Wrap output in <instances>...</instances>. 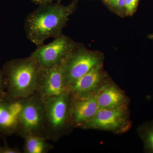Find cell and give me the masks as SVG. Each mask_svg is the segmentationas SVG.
<instances>
[{"label": "cell", "instance_id": "cell-1", "mask_svg": "<svg viewBox=\"0 0 153 153\" xmlns=\"http://www.w3.org/2000/svg\"><path fill=\"white\" fill-rule=\"evenodd\" d=\"M78 0H73L68 5L57 2L42 5L28 14L25 22L27 38L40 46L50 38H57L62 33L69 17L75 12Z\"/></svg>", "mask_w": 153, "mask_h": 153}, {"label": "cell", "instance_id": "cell-2", "mask_svg": "<svg viewBox=\"0 0 153 153\" xmlns=\"http://www.w3.org/2000/svg\"><path fill=\"white\" fill-rule=\"evenodd\" d=\"M2 70L6 92L11 97L26 98L36 93L40 68L33 57L9 60Z\"/></svg>", "mask_w": 153, "mask_h": 153}, {"label": "cell", "instance_id": "cell-3", "mask_svg": "<svg viewBox=\"0 0 153 153\" xmlns=\"http://www.w3.org/2000/svg\"><path fill=\"white\" fill-rule=\"evenodd\" d=\"M46 114V138L58 141L73 127L70 115L71 94L69 92L43 98Z\"/></svg>", "mask_w": 153, "mask_h": 153}, {"label": "cell", "instance_id": "cell-4", "mask_svg": "<svg viewBox=\"0 0 153 153\" xmlns=\"http://www.w3.org/2000/svg\"><path fill=\"white\" fill-rule=\"evenodd\" d=\"M104 58L103 52L90 50L82 43L76 42L60 64L63 82L67 89L91 69L103 63Z\"/></svg>", "mask_w": 153, "mask_h": 153}, {"label": "cell", "instance_id": "cell-5", "mask_svg": "<svg viewBox=\"0 0 153 153\" xmlns=\"http://www.w3.org/2000/svg\"><path fill=\"white\" fill-rule=\"evenodd\" d=\"M16 134L22 138L36 135L46 138L44 99L36 92L25 99L19 116Z\"/></svg>", "mask_w": 153, "mask_h": 153}, {"label": "cell", "instance_id": "cell-6", "mask_svg": "<svg viewBox=\"0 0 153 153\" xmlns=\"http://www.w3.org/2000/svg\"><path fill=\"white\" fill-rule=\"evenodd\" d=\"M76 43L72 38L62 34L51 43L38 46L30 56L36 60L40 68H52L60 65Z\"/></svg>", "mask_w": 153, "mask_h": 153}, {"label": "cell", "instance_id": "cell-7", "mask_svg": "<svg viewBox=\"0 0 153 153\" xmlns=\"http://www.w3.org/2000/svg\"><path fill=\"white\" fill-rule=\"evenodd\" d=\"M130 126L127 106L100 109L95 116L81 128L121 133L127 131Z\"/></svg>", "mask_w": 153, "mask_h": 153}, {"label": "cell", "instance_id": "cell-8", "mask_svg": "<svg viewBox=\"0 0 153 153\" xmlns=\"http://www.w3.org/2000/svg\"><path fill=\"white\" fill-rule=\"evenodd\" d=\"M25 99L12 98L6 92L0 96V139L16 134Z\"/></svg>", "mask_w": 153, "mask_h": 153}, {"label": "cell", "instance_id": "cell-9", "mask_svg": "<svg viewBox=\"0 0 153 153\" xmlns=\"http://www.w3.org/2000/svg\"><path fill=\"white\" fill-rule=\"evenodd\" d=\"M68 92L63 82L60 65L40 68L36 92L45 98Z\"/></svg>", "mask_w": 153, "mask_h": 153}, {"label": "cell", "instance_id": "cell-10", "mask_svg": "<svg viewBox=\"0 0 153 153\" xmlns=\"http://www.w3.org/2000/svg\"><path fill=\"white\" fill-rule=\"evenodd\" d=\"M109 77L103 63L91 69L68 88L71 95L84 97L97 93Z\"/></svg>", "mask_w": 153, "mask_h": 153}, {"label": "cell", "instance_id": "cell-11", "mask_svg": "<svg viewBox=\"0 0 153 153\" xmlns=\"http://www.w3.org/2000/svg\"><path fill=\"white\" fill-rule=\"evenodd\" d=\"M99 109L96 93L84 97L71 95L70 115L73 127H82Z\"/></svg>", "mask_w": 153, "mask_h": 153}, {"label": "cell", "instance_id": "cell-12", "mask_svg": "<svg viewBox=\"0 0 153 153\" xmlns=\"http://www.w3.org/2000/svg\"><path fill=\"white\" fill-rule=\"evenodd\" d=\"M100 109L117 108L128 106V100L125 94L116 85L109 76L96 93Z\"/></svg>", "mask_w": 153, "mask_h": 153}, {"label": "cell", "instance_id": "cell-13", "mask_svg": "<svg viewBox=\"0 0 153 153\" xmlns=\"http://www.w3.org/2000/svg\"><path fill=\"white\" fill-rule=\"evenodd\" d=\"M24 140L23 152L25 153H47L53 149L47 139L36 135H27Z\"/></svg>", "mask_w": 153, "mask_h": 153}, {"label": "cell", "instance_id": "cell-14", "mask_svg": "<svg viewBox=\"0 0 153 153\" xmlns=\"http://www.w3.org/2000/svg\"><path fill=\"white\" fill-rule=\"evenodd\" d=\"M138 132L143 143L145 151L153 153V121L140 126Z\"/></svg>", "mask_w": 153, "mask_h": 153}, {"label": "cell", "instance_id": "cell-15", "mask_svg": "<svg viewBox=\"0 0 153 153\" xmlns=\"http://www.w3.org/2000/svg\"><path fill=\"white\" fill-rule=\"evenodd\" d=\"M126 0H108L105 3L107 7L113 13L121 18L126 17L125 4Z\"/></svg>", "mask_w": 153, "mask_h": 153}, {"label": "cell", "instance_id": "cell-16", "mask_svg": "<svg viewBox=\"0 0 153 153\" xmlns=\"http://www.w3.org/2000/svg\"><path fill=\"white\" fill-rule=\"evenodd\" d=\"M140 0H126L125 9L126 17H132L137 10Z\"/></svg>", "mask_w": 153, "mask_h": 153}, {"label": "cell", "instance_id": "cell-17", "mask_svg": "<svg viewBox=\"0 0 153 153\" xmlns=\"http://www.w3.org/2000/svg\"><path fill=\"white\" fill-rule=\"evenodd\" d=\"M4 146L0 145V153H21V151L17 148H12L9 146L4 139Z\"/></svg>", "mask_w": 153, "mask_h": 153}, {"label": "cell", "instance_id": "cell-18", "mask_svg": "<svg viewBox=\"0 0 153 153\" xmlns=\"http://www.w3.org/2000/svg\"><path fill=\"white\" fill-rule=\"evenodd\" d=\"M5 84L4 79L3 75L2 70L0 67V96L3 95L6 93Z\"/></svg>", "mask_w": 153, "mask_h": 153}, {"label": "cell", "instance_id": "cell-19", "mask_svg": "<svg viewBox=\"0 0 153 153\" xmlns=\"http://www.w3.org/2000/svg\"><path fill=\"white\" fill-rule=\"evenodd\" d=\"M31 1L34 4L40 6L52 3L55 1H57V2H60L61 0H31Z\"/></svg>", "mask_w": 153, "mask_h": 153}, {"label": "cell", "instance_id": "cell-20", "mask_svg": "<svg viewBox=\"0 0 153 153\" xmlns=\"http://www.w3.org/2000/svg\"><path fill=\"white\" fill-rule=\"evenodd\" d=\"M147 38L149 40L153 41V32L148 34L147 35Z\"/></svg>", "mask_w": 153, "mask_h": 153}, {"label": "cell", "instance_id": "cell-21", "mask_svg": "<svg viewBox=\"0 0 153 153\" xmlns=\"http://www.w3.org/2000/svg\"><path fill=\"white\" fill-rule=\"evenodd\" d=\"M102 1L103 2L105 3V4L107 2V1H108V0H102Z\"/></svg>", "mask_w": 153, "mask_h": 153}, {"label": "cell", "instance_id": "cell-22", "mask_svg": "<svg viewBox=\"0 0 153 153\" xmlns=\"http://www.w3.org/2000/svg\"><path fill=\"white\" fill-rule=\"evenodd\" d=\"M78 1H79V0H78Z\"/></svg>", "mask_w": 153, "mask_h": 153}]
</instances>
